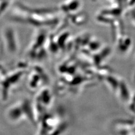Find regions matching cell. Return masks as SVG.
<instances>
[{"label":"cell","mask_w":135,"mask_h":135,"mask_svg":"<svg viewBox=\"0 0 135 135\" xmlns=\"http://www.w3.org/2000/svg\"><path fill=\"white\" fill-rule=\"evenodd\" d=\"M79 6L80 2L78 0H65L61 2L60 8L63 12L70 13L77 10Z\"/></svg>","instance_id":"7a4b0ae2"},{"label":"cell","mask_w":135,"mask_h":135,"mask_svg":"<svg viewBox=\"0 0 135 135\" xmlns=\"http://www.w3.org/2000/svg\"><path fill=\"white\" fill-rule=\"evenodd\" d=\"M56 14V10L31 8L20 2L15 3L12 8V17L14 19L35 24L54 22L57 18Z\"/></svg>","instance_id":"6da1fadb"}]
</instances>
